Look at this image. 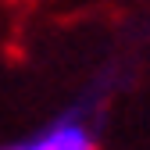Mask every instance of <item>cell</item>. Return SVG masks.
<instances>
[{"instance_id":"obj_1","label":"cell","mask_w":150,"mask_h":150,"mask_svg":"<svg viewBox=\"0 0 150 150\" xmlns=\"http://www.w3.org/2000/svg\"><path fill=\"white\" fill-rule=\"evenodd\" d=\"M4 150H97V136H93V129L86 125L82 115H61L36 136L11 143Z\"/></svg>"}]
</instances>
